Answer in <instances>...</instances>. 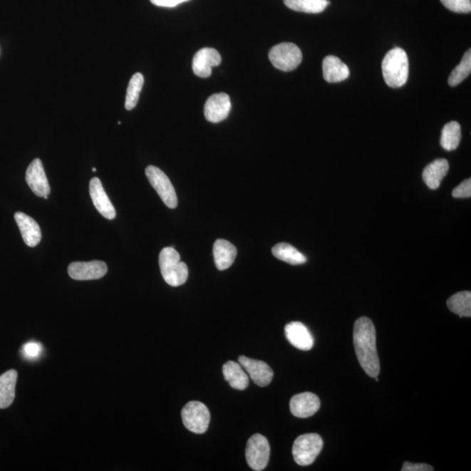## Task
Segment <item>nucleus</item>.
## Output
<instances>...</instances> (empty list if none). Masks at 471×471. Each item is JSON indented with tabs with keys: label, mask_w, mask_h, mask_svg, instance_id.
I'll use <instances>...</instances> for the list:
<instances>
[{
	"label": "nucleus",
	"mask_w": 471,
	"mask_h": 471,
	"mask_svg": "<svg viewBox=\"0 0 471 471\" xmlns=\"http://www.w3.org/2000/svg\"><path fill=\"white\" fill-rule=\"evenodd\" d=\"M323 440L320 435L309 433L301 435L295 440L293 455L296 462L301 466L311 465L321 452Z\"/></svg>",
	"instance_id": "20e7f679"
},
{
	"label": "nucleus",
	"mask_w": 471,
	"mask_h": 471,
	"mask_svg": "<svg viewBox=\"0 0 471 471\" xmlns=\"http://www.w3.org/2000/svg\"><path fill=\"white\" fill-rule=\"evenodd\" d=\"M269 59L276 68L284 72H290L301 65L302 53L293 43H281L270 50Z\"/></svg>",
	"instance_id": "39448f33"
},
{
	"label": "nucleus",
	"mask_w": 471,
	"mask_h": 471,
	"mask_svg": "<svg viewBox=\"0 0 471 471\" xmlns=\"http://www.w3.org/2000/svg\"><path fill=\"white\" fill-rule=\"evenodd\" d=\"M231 108V99L227 93H215L206 101L205 105V118L209 123H220L228 118Z\"/></svg>",
	"instance_id": "9d476101"
},
{
	"label": "nucleus",
	"mask_w": 471,
	"mask_h": 471,
	"mask_svg": "<svg viewBox=\"0 0 471 471\" xmlns=\"http://www.w3.org/2000/svg\"><path fill=\"white\" fill-rule=\"evenodd\" d=\"M42 351V346L37 342H29L23 348L25 356L29 359H35L41 356Z\"/></svg>",
	"instance_id": "7c9ffc66"
},
{
	"label": "nucleus",
	"mask_w": 471,
	"mask_h": 471,
	"mask_svg": "<svg viewBox=\"0 0 471 471\" xmlns=\"http://www.w3.org/2000/svg\"><path fill=\"white\" fill-rule=\"evenodd\" d=\"M239 363L250 376L253 383L259 387H266L274 378V371L266 362L253 360L247 356H240Z\"/></svg>",
	"instance_id": "f8f14e48"
},
{
	"label": "nucleus",
	"mask_w": 471,
	"mask_h": 471,
	"mask_svg": "<svg viewBox=\"0 0 471 471\" xmlns=\"http://www.w3.org/2000/svg\"><path fill=\"white\" fill-rule=\"evenodd\" d=\"M182 419L187 430L195 434H204L208 430L211 414L204 403L190 402L182 408Z\"/></svg>",
	"instance_id": "423d86ee"
},
{
	"label": "nucleus",
	"mask_w": 471,
	"mask_h": 471,
	"mask_svg": "<svg viewBox=\"0 0 471 471\" xmlns=\"http://www.w3.org/2000/svg\"><path fill=\"white\" fill-rule=\"evenodd\" d=\"M89 193H90L93 205L95 206L100 215L108 220L115 219L116 212L114 205H112L110 198L105 192L99 178L93 177L92 179L90 184H89Z\"/></svg>",
	"instance_id": "2eb2a0df"
},
{
	"label": "nucleus",
	"mask_w": 471,
	"mask_h": 471,
	"mask_svg": "<svg viewBox=\"0 0 471 471\" xmlns=\"http://www.w3.org/2000/svg\"><path fill=\"white\" fill-rule=\"evenodd\" d=\"M17 379L18 373L14 369L0 376V408H9L14 403Z\"/></svg>",
	"instance_id": "412c9836"
},
{
	"label": "nucleus",
	"mask_w": 471,
	"mask_h": 471,
	"mask_svg": "<svg viewBox=\"0 0 471 471\" xmlns=\"http://www.w3.org/2000/svg\"><path fill=\"white\" fill-rule=\"evenodd\" d=\"M143 84L144 77L141 73H136L132 76L126 93L125 108L127 110H133L138 105Z\"/></svg>",
	"instance_id": "bb28decb"
},
{
	"label": "nucleus",
	"mask_w": 471,
	"mask_h": 471,
	"mask_svg": "<svg viewBox=\"0 0 471 471\" xmlns=\"http://www.w3.org/2000/svg\"><path fill=\"white\" fill-rule=\"evenodd\" d=\"M14 217L26 244L35 247L40 244L41 231L37 222L23 212L15 213Z\"/></svg>",
	"instance_id": "f3484780"
},
{
	"label": "nucleus",
	"mask_w": 471,
	"mask_h": 471,
	"mask_svg": "<svg viewBox=\"0 0 471 471\" xmlns=\"http://www.w3.org/2000/svg\"><path fill=\"white\" fill-rule=\"evenodd\" d=\"M471 72V51L469 49L463 56L460 64L451 72L449 77V85L455 87L462 83Z\"/></svg>",
	"instance_id": "cd10ccee"
},
{
	"label": "nucleus",
	"mask_w": 471,
	"mask_h": 471,
	"mask_svg": "<svg viewBox=\"0 0 471 471\" xmlns=\"http://www.w3.org/2000/svg\"><path fill=\"white\" fill-rule=\"evenodd\" d=\"M221 61L219 51L209 48H202L193 58V72L198 77L208 78L212 76V68L217 67Z\"/></svg>",
	"instance_id": "ddd939ff"
},
{
	"label": "nucleus",
	"mask_w": 471,
	"mask_h": 471,
	"mask_svg": "<svg viewBox=\"0 0 471 471\" xmlns=\"http://www.w3.org/2000/svg\"><path fill=\"white\" fill-rule=\"evenodd\" d=\"M442 5L454 13L470 14L471 0H441Z\"/></svg>",
	"instance_id": "c85d7f7f"
},
{
	"label": "nucleus",
	"mask_w": 471,
	"mask_h": 471,
	"mask_svg": "<svg viewBox=\"0 0 471 471\" xmlns=\"http://www.w3.org/2000/svg\"><path fill=\"white\" fill-rule=\"evenodd\" d=\"M449 162L446 159H438L430 163L423 170V178L426 185L431 190H437L441 185L442 179L449 171Z\"/></svg>",
	"instance_id": "aec40b11"
},
{
	"label": "nucleus",
	"mask_w": 471,
	"mask_h": 471,
	"mask_svg": "<svg viewBox=\"0 0 471 471\" xmlns=\"http://www.w3.org/2000/svg\"><path fill=\"white\" fill-rule=\"evenodd\" d=\"M68 274L76 280H93L104 277L108 271L107 264L103 261L73 262L69 264Z\"/></svg>",
	"instance_id": "9b49d317"
},
{
	"label": "nucleus",
	"mask_w": 471,
	"mask_h": 471,
	"mask_svg": "<svg viewBox=\"0 0 471 471\" xmlns=\"http://www.w3.org/2000/svg\"><path fill=\"white\" fill-rule=\"evenodd\" d=\"M291 10L306 14H320L329 5L328 0H284Z\"/></svg>",
	"instance_id": "393cba45"
},
{
	"label": "nucleus",
	"mask_w": 471,
	"mask_h": 471,
	"mask_svg": "<svg viewBox=\"0 0 471 471\" xmlns=\"http://www.w3.org/2000/svg\"><path fill=\"white\" fill-rule=\"evenodd\" d=\"M321 400L313 393L306 392L296 395L290 400L291 414L299 418H309L320 410Z\"/></svg>",
	"instance_id": "4468645a"
},
{
	"label": "nucleus",
	"mask_w": 471,
	"mask_h": 471,
	"mask_svg": "<svg viewBox=\"0 0 471 471\" xmlns=\"http://www.w3.org/2000/svg\"><path fill=\"white\" fill-rule=\"evenodd\" d=\"M403 471H432L433 467L426 465V463H412L405 462L402 468Z\"/></svg>",
	"instance_id": "2f4dec72"
},
{
	"label": "nucleus",
	"mask_w": 471,
	"mask_h": 471,
	"mask_svg": "<svg viewBox=\"0 0 471 471\" xmlns=\"http://www.w3.org/2000/svg\"><path fill=\"white\" fill-rule=\"evenodd\" d=\"M159 266L165 281L174 287L180 286L188 279L189 269L173 247L163 248L159 255Z\"/></svg>",
	"instance_id": "7ed1b4c3"
},
{
	"label": "nucleus",
	"mask_w": 471,
	"mask_h": 471,
	"mask_svg": "<svg viewBox=\"0 0 471 471\" xmlns=\"http://www.w3.org/2000/svg\"><path fill=\"white\" fill-rule=\"evenodd\" d=\"M92 171H93V172H96V169H95V168H93V169H92Z\"/></svg>",
	"instance_id": "72a5a7b5"
},
{
	"label": "nucleus",
	"mask_w": 471,
	"mask_h": 471,
	"mask_svg": "<svg viewBox=\"0 0 471 471\" xmlns=\"http://www.w3.org/2000/svg\"><path fill=\"white\" fill-rule=\"evenodd\" d=\"M383 75L385 83L390 88H400L407 83L410 64L406 52L395 48L389 51L383 61Z\"/></svg>",
	"instance_id": "f03ea898"
},
{
	"label": "nucleus",
	"mask_w": 471,
	"mask_h": 471,
	"mask_svg": "<svg viewBox=\"0 0 471 471\" xmlns=\"http://www.w3.org/2000/svg\"><path fill=\"white\" fill-rule=\"evenodd\" d=\"M26 181L36 196L48 200L50 185L41 159L36 158L26 170Z\"/></svg>",
	"instance_id": "1a4fd4ad"
},
{
	"label": "nucleus",
	"mask_w": 471,
	"mask_h": 471,
	"mask_svg": "<svg viewBox=\"0 0 471 471\" xmlns=\"http://www.w3.org/2000/svg\"><path fill=\"white\" fill-rule=\"evenodd\" d=\"M323 76L329 83H337L343 81L349 77L350 71L348 66L338 57L329 56L323 61Z\"/></svg>",
	"instance_id": "a211bd4d"
},
{
	"label": "nucleus",
	"mask_w": 471,
	"mask_h": 471,
	"mask_svg": "<svg viewBox=\"0 0 471 471\" xmlns=\"http://www.w3.org/2000/svg\"><path fill=\"white\" fill-rule=\"evenodd\" d=\"M461 141V126L457 122L447 123L442 128L441 146L447 151L457 149Z\"/></svg>",
	"instance_id": "a878e982"
},
{
	"label": "nucleus",
	"mask_w": 471,
	"mask_h": 471,
	"mask_svg": "<svg viewBox=\"0 0 471 471\" xmlns=\"http://www.w3.org/2000/svg\"><path fill=\"white\" fill-rule=\"evenodd\" d=\"M272 254L274 255L275 258L282 260L284 262L294 264V266L305 264L307 260L305 255L299 252L293 245L287 243L276 244L272 248Z\"/></svg>",
	"instance_id": "5701e85b"
},
{
	"label": "nucleus",
	"mask_w": 471,
	"mask_h": 471,
	"mask_svg": "<svg viewBox=\"0 0 471 471\" xmlns=\"http://www.w3.org/2000/svg\"><path fill=\"white\" fill-rule=\"evenodd\" d=\"M452 196L455 198H468L471 197V180L466 179L457 188L454 189Z\"/></svg>",
	"instance_id": "c756f323"
},
{
	"label": "nucleus",
	"mask_w": 471,
	"mask_h": 471,
	"mask_svg": "<svg viewBox=\"0 0 471 471\" xmlns=\"http://www.w3.org/2000/svg\"><path fill=\"white\" fill-rule=\"evenodd\" d=\"M237 254V249L224 239H217L213 245L214 261L217 269L224 271L232 266Z\"/></svg>",
	"instance_id": "6ab92c4d"
},
{
	"label": "nucleus",
	"mask_w": 471,
	"mask_h": 471,
	"mask_svg": "<svg viewBox=\"0 0 471 471\" xmlns=\"http://www.w3.org/2000/svg\"><path fill=\"white\" fill-rule=\"evenodd\" d=\"M353 344L361 368L368 376L375 378L380 373V361L376 348L375 325L367 317H361L354 323Z\"/></svg>",
	"instance_id": "f257e3e1"
},
{
	"label": "nucleus",
	"mask_w": 471,
	"mask_h": 471,
	"mask_svg": "<svg viewBox=\"0 0 471 471\" xmlns=\"http://www.w3.org/2000/svg\"><path fill=\"white\" fill-rule=\"evenodd\" d=\"M447 306L451 311L460 317L471 316V293L468 291H460L451 296L447 299Z\"/></svg>",
	"instance_id": "b1692460"
},
{
	"label": "nucleus",
	"mask_w": 471,
	"mask_h": 471,
	"mask_svg": "<svg viewBox=\"0 0 471 471\" xmlns=\"http://www.w3.org/2000/svg\"><path fill=\"white\" fill-rule=\"evenodd\" d=\"M271 447L266 438L256 434L248 440L245 457L248 465L253 470L260 471L266 468L269 462Z\"/></svg>",
	"instance_id": "0eeeda50"
},
{
	"label": "nucleus",
	"mask_w": 471,
	"mask_h": 471,
	"mask_svg": "<svg viewBox=\"0 0 471 471\" xmlns=\"http://www.w3.org/2000/svg\"><path fill=\"white\" fill-rule=\"evenodd\" d=\"M285 333L288 341L296 348L303 351H309L313 348L314 337L303 323L299 321L289 323L286 326Z\"/></svg>",
	"instance_id": "dca6fc26"
},
{
	"label": "nucleus",
	"mask_w": 471,
	"mask_h": 471,
	"mask_svg": "<svg viewBox=\"0 0 471 471\" xmlns=\"http://www.w3.org/2000/svg\"><path fill=\"white\" fill-rule=\"evenodd\" d=\"M189 1V0H150V2L155 6L160 7H176L182 3Z\"/></svg>",
	"instance_id": "473e14b6"
},
{
	"label": "nucleus",
	"mask_w": 471,
	"mask_h": 471,
	"mask_svg": "<svg viewBox=\"0 0 471 471\" xmlns=\"http://www.w3.org/2000/svg\"><path fill=\"white\" fill-rule=\"evenodd\" d=\"M223 373L224 379L231 387L237 390H244L249 385V377L242 366L234 361H228L224 365Z\"/></svg>",
	"instance_id": "4be33fe9"
},
{
	"label": "nucleus",
	"mask_w": 471,
	"mask_h": 471,
	"mask_svg": "<svg viewBox=\"0 0 471 471\" xmlns=\"http://www.w3.org/2000/svg\"><path fill=\"white\" fill-rule=\"evenodd\" d=\"M146 176L153 188L157 190L159 197L170 209L177 208V197L174 186L166 174L155 166H147Z\"/></svg>",
	"instance_id": "6e6552de"
}]
</instances>
